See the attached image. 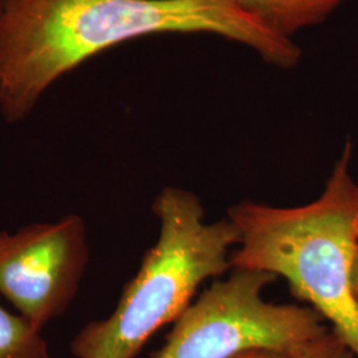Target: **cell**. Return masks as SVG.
<instances>
[{
    "label": "cell",
    "instance_id": "10",
    "mask_svg": "<svg viewBox=\"0 0 358 358\" xmlns=\"http://www.w3.org/2000/svg\"><path fill=\"white\" fill-rule=\"evenodd\" d=\"M352 285H353V294L358 304V247L356 259H355V266H353V275H352Z\"/></svg>",
    "mask_w": 358,
    "mask_h": 358
},
{
    "label": "cell",
    "instance_id": "2",
    "mask_svg": "<svg viewBox=\"0 0 358 358\" xmlns=\"http://www.w3.org/2000/svg\"><path fill=\"white\" fill-rule=\"evenodd\" d=\"M352 152L348 141L317 199L297 207L244 201L231 207L229 219L239 232L231 268L287 280L358 358V304L352 285L358 183L349 171Z\"/></svg>",
    "mask_w": 358,
    "mask_h": 358
},
{
    "label": "cell",
    "instance_id": "11",
    "mask_svg": "<svg viewBox=\"0 0 358 358\" xmlns=\"http://www.w3.org/2000/svg\"><path fill=\"white\" fill-rule=\"evenodd\" d=\"M6 1H7V0H0V13H1L3 8H4V6H6Z\"/></svg>",
    "mask_w": 358,
    "mask_h": 358
},
{
    "label": "cell",
    "instance_id": "8",
    "mask_svg": "<svg viewBox=\"0 0 358 358\" xmlns=\"http://www.w3.org/2000/svg\"><path fill=\"white\" fill-rule=\"evenodd\" d=\"M288 358H357L344 340L331 328L307 344L288 353Z\"/></svg>",
    "mask_w": 358,
    "mask_h": 358
},
{
    "label": "cell",
    "instance_id": "3",
    "mask_svg": "<svg viewBox=\"0 0 358 358\" xmlns=\"http://www.w3.org/2000/svg\"><path fill=\"white\" fill-rule=\"evenodd\" d=\"M157 242L145 254L115 310L88 322L71 343L76 358H134L154 333L178 319L196 289L231 268L239 232L230 219L206 222L192 192L165 187L155 196Z\"/></svg>",
    "mask_w": 358,
    "mask_h": 358
},
{
    "label": "cell",
    "instance_id": "4",
    "mask_svg": "<svg viewBox=\"0 0 358 358\" xmlns=\"http://www.w3.org/2000/svg\"><path fill=\"white\" fill-rule=\"evenodd\" d=\"M275 278L234 269L174 321L154 358H234L251 350L289 353L331 327L310 307L273 304L263 292Z\"/></svg>",
    "mask_w": 358,
    "mask_h": 358
},
{
    "label": "cell",
    "instance_id": "5",
    "mask_svg": "<svg viewBox=\"0 0 358 358\" xmlns=\"http://www.w3.org/2000/svg\"><path fill=\"white\" fill-rule=\"evenodd\" d=\"M90 257L87 223L78 214L0 231V296L43 331L73 303Z\"/></svg>",
    "mask_w": 358,
    "mask_h": 358
},
{
    "label": "cell",
    "instance_id": "7",
    "mask_svg": "<svg viewBox=\"0 0 358 358\" xmlns=\"http://www.w3.org/2000/svg\"><path fill=\"white\" fill-rule=\"evenodd\" d=\"M0 358H51L41 331L1 306Z\"/></svg>",
    "mask_w": 358,
    "mask_h": 358
},
{
    "label": "cell",
    "instance_id": "1",
    "mask_svg": "<svg viewBox=\"0 0 358 358\" xmlns=\"http://www.w3.org/2000/svg\"><path fill=\"white\" fill-rule=\"evenodd\" d=\"M213 34L282 68L300 50L229 0H7L0 13V115L19 124L62 77L115 45L157 34Z\"/></svg>",
    "mask_w": 358,
    "mask_h": 358
},
{
    "label": "cell",
    "instance_id": "9",
    "mask_svg": "<svg viewBox=\"0 0 358 358\" xmlns=\"http://www.w3.org/2000/svg\"><path fill=\"white\" fill-rule=\"evenodd\" d=\"M234 358H288V353L276 350H251Z\"/></svg>",
    "mask_w": 358,
    "mask_h": 358
},
{
    "label": "cell",
    "instance_id": "6",
    "mask_svg": "<svg viewBox=\"0 0 358 358\" xmlns=\"http://www.w3.org/2000/svg\"><path fill=\"white\" fill-rule=\"evenodd\" d=\"M284 38L324 22L343 0H229Z\"/></svg>",
    "mask_w": 358,
    "mask_h": 358
}]
</instances>
